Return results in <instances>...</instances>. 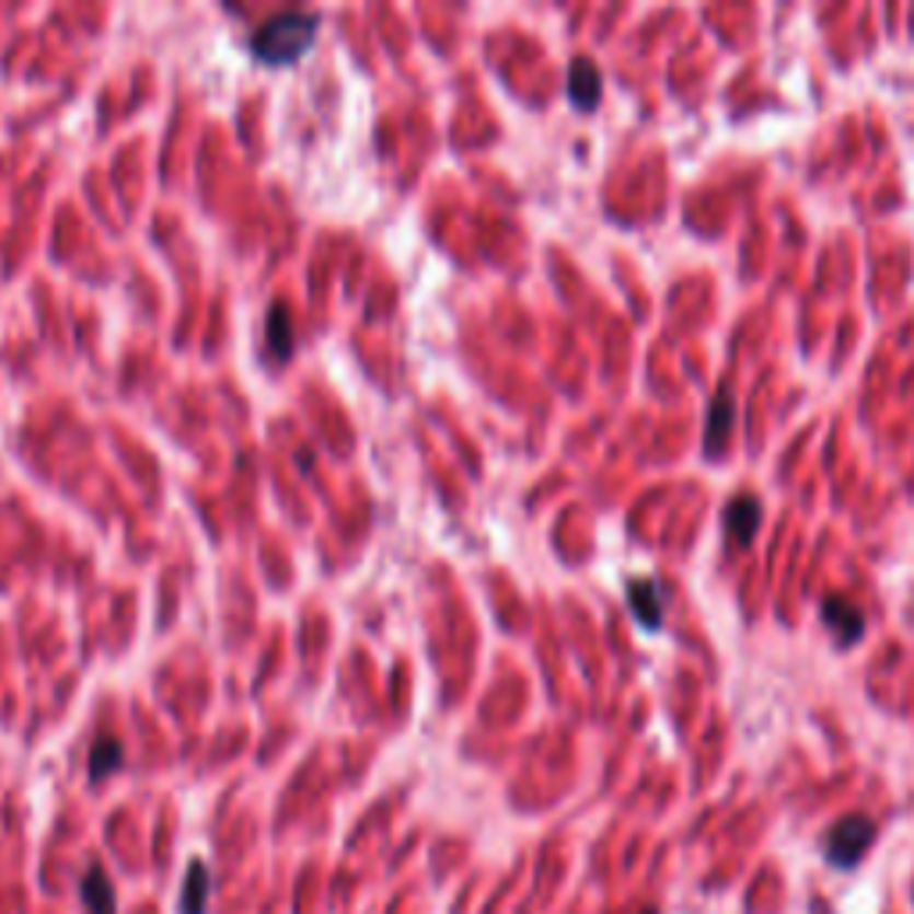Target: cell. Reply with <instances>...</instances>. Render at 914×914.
I'll use <instances>...</instances> for the list:
<instances>
[{"mask_svg":"<svg viewBox=\"0 0 914 914\" xmlns=\"http://www.w3.org/2000/svg\"><path fill=\"white\" fill-rule=\"evenodd\" d=\"M83 904L90 914H115V886L107 879L104 868H90V876L83 879Z\"/></svg>","mask_w":914,"mask_h":914,"instance_id":"obj_8","label":"cell"},{"mask_svg":"<svg viewBox=\"0 0 914 914\" xmlns=\"http://www.w3.org/2000/svg\"><path fill=\"white\" fill-rule=\"evenodd\" d=\"M732 426H736V404H732L729 393H721V397L707 407V429H704V454L707 458H718L721 450H726Z\"/></svg>","mask_w":914,"mask_h":914,"instance_id":"obj_6","label":"cell"},{"mask_svg":"<svg viewBox=\"0 0 914 914\" xmlns=\"http://www.w3.org/2000/svg\"><path fill=\"white\" fill-rule=\"evenodd\" d=\"M568 101L579 112H593L600 104V68L590 58H576L568 65Z\"/></svg>","mask_w":914,"mask_h":914,"instance_id":"obj_5","label":"cell"},{"mask_svg":"<svg viewBox=\"0 0 914 914\" xmlns=\"http://www.w3.org/2000/svg\"><path fill=\"white\" fill-rule=\"evenodd\" d=\"M871 840H876V822L868 814H847L829 829L825 857L836 868H854L868 854Z\"/></svg>","mask_w":914,"mask_h":914,"instance_id":"obj_2","label":"cell"},{"mask_svg":"<svg viewBox=\"0 0 914 914\" xmlns=\"http://www.w3.org/2000/svg\"><path fill=\"white\" fill-rule=\"evenodd\" d=\"M319 36V15L311 11H282L262 22V30H254L251 36V54L262 65H293L297 58H304Z\"/></svg>","mask_w":914,"mask_h":914,"instance_id":"obj_1","label":"cell"},{"mask_svg":"<svg viewBox=\"0 0 914 914\" xmlns=\"http://www.w3.org/2000/svg\"><path fill=\"white\" fill-rule=\"evenodd\" d=\"M822 622L832 629L840 647H851L865 636V615L861 608L851 604L847 597H825L822 600Z\"/></svg>","mask_w":914,"mask_h":914,"instance_id":"obj_3","label":"cell"},{"mask_svg":"<svg viewBox=\"0 0 914 914\" xmlns=\"http://www.w3.org/2000/svg\"><path fill=\"white\" fill-rule=\"evenodd\" d=\"M211 890V876L208 868L200 861H194L189 868V879H186V890H183V914H204V900H208Z\"/></svg>","mask_w":914,"mask_h":914,"instance_id":"obj_11","label":"cell"},{"mask_svg":"<svg viewBox=\"0 0 914 914\" xmlns=\"http://www.w3.org/2000/svg\"><path fill=\"white\" fill-rule=\"evenodd\" d=\"M122 761H126V750L115 740V736H104V740L93 743L90 750V779H107V775H115L122 768Z\"/></svg>","mask_w":914,"mask_h":914,"instance_id":"obj_9","label":"cell"},{"mask_svg":"<svg viewBox=\"0 0 914 914\" xmlns=\"http://www.w3.org/2000/svg\"><path fill=\"white\" fill-rule=\"evenodd\" d=\"M761 529V500L754 494H740L726 508V532L736 547H750Z\"/></svg>","mask_w":914,"mask_h":914,"instance_id":"obj_4","label":"cell"},{"mask_svg":"<svg viewBox=\"0 0 914 914\" xmlns=\"http://www.w3.org/2000/svg\"><path fill=\"white\" fill-rule=\"evenodd\" d=\"M268 350L276 354L279 361L290 358V350H293V322L286 315V304H276L268 311Z\"/></svg>","mask_w":914,"mask_h":914,"instance_id":"obj_10","label":"cell"},{"mask_svg":"<svg viewBox=\"0 0 914 914\" xmlns=\"http://www.w3.org/2000/svg\"><path fill=\"white\" fill-rule=\"evenodd\" d=\"M629 608H633V615L644 629L658 633L664 625V608H661L658 586H653L650 579H633L629 582Z\"/></svg>","mask_w":914,"mask_h":914,"instance_id":"obj_7","label":"cell"}]
</instances>
